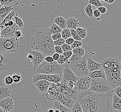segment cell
I'll list each match as a JSON object with an SVG mask.
<instances>
[{
	"label": "cell",
	"mask_w": 121,
	"mask_h": 112,
	"mask_svg": "<svg viewBox=\"0 0 121 112\" xmlns=\"http://www.w3.org/2000/svg\"><path fill=\"white\" fill-rule=\"evenodd\" d=\"M111 92L97 93L90 90L79 92L77 100L83 112H109Z\"/></svg>",
	"instance_id": "6da1fadb"
},
{
	"label": "cell",
	"mask_w": 121,
	"mask_h": 112,
	"mask_svg": "<svg viewBox=\"0 0 121 112\" xmlns=\"http://www.w3.org/2000/svg\"><path fill=\"white\" fill-rule=\"evenodd\" d=\"M102 69L105 72L106 80L112 90L121 86V63L117 59L109 58L102 62Z\"/></svg>",
	"instance_id": "7a4b0ae2"
},
{
	"label": "cell",
	"mask_w": 121,
	"mask_h": 112,
	"mask_svg": "<svg viewBox=\"0 0 121 112\" xmlns=\"http://www.w3.org/2000/svg\"><path fill=\"white\" fill-rule=\"evenodd\" d=\"M65 63L60 65L56 61L49 63L44 61L34 70L35 74H42L48 75H62Z\"/></svg>",
	"instance_id": "3957f363"
},
{
	"label": "cell",
	"mask_w": 121,
	"mask_h": 112,
	"mask_svg": "<svg viewBox=\"0 0 121 112\" xmlns=\"http://www.w3.org/2000/svg\"><path fill=\"white\" fill-rule=\"evenodd\" d=\"M30 45L31 50L40 52L45 56H52L53 55L40 31L36 33L35 36L31 38Z\"/></svg>",
	"instance_id": "277c9868"
},
{
	"label": "cell",
	"mask_w": 121,
	"mask_h": 112,
	"mask_svg": "<svg viewBox=\"0 0 121 112\" xmlns=\"http://www.w3.org/2000/svg\"><path fill=\"white\" fill-rule=\"evenodd\" d=\"M88 58V55L85 54V56L82 57L81 60L77 63L72 64H66L79 79L82 77L89 76V72L87 65Z\"/></svg>",
	"instance_id": "5b68a950"
},
{
	"label": "cell",
	"mask_w": 121,
	"mask_h": 112,
	"mask_svg": "<svg viewBox=\"0 0 121 112\" xmlns=\"http://www.w3.org/2000/svg\"><path fill=\"white\" fill-rule=\"evenodd\" d=\"M19 39L16 37L0 38V51L12 54L17 51L19 48Z\"/></svg>",
	"instance_id": "8992f818"
},
{
	"label": "cell",
	"mask_w": 121,
	"mask_h": 112,
	"mask_svg": "<svg viewBox=\"0 0 121 112\" xmlns=\"http://www.w3.org/2000/svg\"><path fill=\"white\" fill-rule=\"evenodd\" d=\"M89 90L97 93H106L111 92L112 89L106 80L97 78L91 80Z\"/></svg>",
	"instance_id": "52a82bcc"
},
{
	"label": "cell",
	"mask_w": 121,
	"mask_h": 112,
	"mask_svg": "<svg viewBox=\"0 0 121 112\" xmlns=\"http://www.w3.org/2000/svg\"><path fill=\"white\" fill-rule=\"evenodd\" d=\"M40 80H44L51 83H56L62 80V75H48L42 74H35L32 77V82L35 84Z\"/></svg>",
	"instance_id": "ba28073f"
},
{
	"label": "cell",
	"mask_w": 121,
	"mask_h": 112,
	"mask_svg": "<svg viewBox=\"0 0 121 112\" xmlns=\"http://www.w3.org/2000/svg\"><path fill=\"white\" fill-rule=\"evenodd\" d=\"M12 61L6 54L0 51V72L9 71L12 67Z\"/></svg>",
	"instance_id": "9c48e42d"
},
{
	"label": "cell",
	"mask_w": 121,
	"mask_h": 112,
	"mask_svg": "<svg viewBox=\"0 0 121 112\" xmlns=\"http://www.w3.org/2000/svg\"><path fill=\"white\" fill-rule=\"evenodd\" d=\"M91 80L89 76L79 78L76 82V85L79 92H82L89 90Z\"/></svg>",
	"instance_id": "30bf717a"
},
{
	"label": "cell",
	"mask_w": 121,
	"mask_h": 112,
	"mask_svg": "<svg viewBox=\"0 0 121 112\" xmlns=\"http://www.w3.org/2000/svg\"><path fill=\"white\" fill-rule=\"evenodd\" d=\"M28 53L29 54H32L33 56V59L31 62L34 65V69L35 70L44 61L46 56L40 52L34 50H29Z\"/></svg>",
	"instance_id": "8fae6325"
},
{
	"label": "cell",
	"mask_w": 121,
	"mask_h": 112,
	"mask_svg": "<svg viewBox=\"0 0 121 112\" xmlns=\"http://www.w3.org/2000/svg\"><path fill=\"white\" fill-rule=\"evenodd\" d=\"M79 79L77 77L70 67L65 63L62 72V80L65 81H72L76 83Z\"/></svg>",
	"instance_id": "7c38bea8"
},
{
	"label": "cell",
	"mask_w": 121,
	"mask_h": 112,
	"mask_svg": "<svg viewBox=\"0 0 121 112\" xmlns=\"http://www.w3.org/2000/svg\"><path fill=\"white\" fill-rule=\"evenodd\" d=\"M40 32L41 33L45 42L48 45L52 52L53 54L56 53L54 51L55 45L54 44L52 38V35L50 31L49 28H45L44 29L40 31Z\"/></svg>",
	"instance_id": "4fadbf2b"
},
{
	"label": "cell",
	"mask_w": 121,
	"mask_h": 112,
	"mask_svg": "<svg viewBox=\"0 0 121 112\" xmlns=\"http://www.w3.org/2000/svg\"><path fill=\"white\" fill-rule=\"evenodd\" d=\"M55 100L58 101L62 105L70 109L75 103L72 99L64 93H59L56 100Z\"/></svg>",
	"instance_id": "5bb4252c"
},
{
	"label": "cell",
	"mask_w": 121,
	"mask_h": 112,
	"mask_svg": "<svg viewBox=\"0 0 121 112\" xmlns=\"http://www.w3.org/2000/svg\"><path fill=\"white\" fill-rule=\"evenodd\" d=\"M20 29L16 24L14 26L4 28L1 32V38H12L15 37V33L17 30Z\"/></svg>",
	"instance_id": "9a60e30c"
},
{
	"label": "cell",
	"mask_w": 121,
	"mask_h": 112,
	"mask_svg": "<svg viewBox=\"0 0 121 112\" xmlns=\"http://www.w3.org/2000/svg\"><path fill=\"white\" fill-rule=\"evenodd\" d=\"M57 85L64 90V93L72 91L77 88L76 83L72 81H65L63 80L56 83Z\"/></svg>",
	"instance_id": "2e32d148"
},
{
	"label": "cell",
	"mask_w": 121,
	"mask_h": 112,
	"mask_svg": "<svg viewBox=\"0 0 121 112\" xmlns=\"http://www.w3.org/2000/svg\"><path fill=\"white\" fill-rule=\"evenodd\" d=\"M0 107L5 112H10L14 107V101L10 97L0 101Z\"/></svg>",
	"instance_id": "e0dca14e"
},
{
	"label": "cell",
	"mask_w": 121,
	"mask_h": 112,
	"mask_svg": "<svg viewBox=\"0 0 121 112\" xmlns=\"http://www.w3.org/2000/svg\"><path fill=\"white\" fill-rule=\"evenodd\" d=\"M58 93L57 90V85L56 83H52L49 87L47 92V97L49 100H56L58 96Z\"/></svg>",
	"instance_id": "ac0fdd59"
},
{
	"label": "cell",
	"mask_w": 121,
	"mask_h": 112,
	"mask_svg": "<svg viewBox=\"0 0 121 112\" xmlns=\"http://www.w3.org/2000/svg\"><path fill=\"white\" fill-rule=\"evenodd\" d=\"M87 65L89 72H93L95 70H99L102 69L101 63L96 62L91 57H88L87 59Z\"/></svg>",
	"instance_id": "d6986e66"
},
{
	"label": "cell",
	"mask_w": 121,
	"mask_h": 112,
	"mask_svg": "<svg viewBox=\"0 0 121 112\" xmlns=\"http://www.w3.org/2000/svg\"><path fill=\"white\" fill-rule=\"evenodd\" d=\"M52 84L44 80H40L37 81L35 84V86L39 91L41 93H47L49 85Z\"/></svg>",
	"instance_id": "ffe728a7"
},
{
	"label": "cell",
	"mask_w": 121,
	"mask_h": 112,
	"mask_svg": "<svg viewBox=\"0 0 121 112\" xmlns=\"http://www.w3.org/2000/svg\"><path fill=\"white\" fill-rule=\"evenodd\" d=\"M13 9L12 5L9 6H4L0 8V21L2 22L5 18Z\"/></svg>",
	"instance_id": "44dd1931"
},
{
	"label": "cell",
	"mask_w": 121,
	"mask_h": 112,
	"mask_svg": "<svg viewBox=\"0 0 121 112\" xmlns=\"http://www.w3.org/2000/svg\"><path fill=\"white\" fill-rule=\"evenodd\" d=\"M79 25V21L76 17H69L67 19L66 28L69 29L76 30Z\"/></svg>",
	"instance_id": "7402d4cb"
},
{
	"label": "cell",
	"mask_w": 121,
	"mask_h": 112,
	"mask_svg": "<svg viewBox=\"0 0 121 112\" xmlns=\"http://www.w3.org/2000/svg\"><path fill=\"white\" fill-rule=\"evenodd\" d=\"M89 77H90L91 79L99 78L106 80L105 72L102 69H101L100 70H95L93 71V72H89Z\"/></svg>",
	"instance_id": "603a6c76"
},
{
	"label": "cell",
	"mask_w": 121,
	"mask_h": 112,
	"mask_svg": "<svg viewBox=\"0 0 121 112\" xmlns=\"http://www.w3.org/2000/svg\"><path fill=\"white\" fill-rule=\"evenodd\" d=\"M50 108L54 110H59L60 112H71L70 109L63 106L56 100L54 101L53 104L50 106Z\"/></svg>",
	"instance_id": "cb8c5ba5"
},
{
	"label": "cell",
	"mask_w": 121,
	"mask_h": 112,
	"mask_svg": "<svg viewBox=\"0 0 121 112\" xmlns=\"http://www.w3.org/2000/svg\"><path fill=\"white\" fill-rule=\"evenodd\" d=\"M112 108L114 110L121 111V99L115 94L112 96Z\"/></svg>",
	"instance_id": "d4e9b609"
},
{
	"label": "cell",
	"mask_w": 121,
	"mask_h": 112,
	"mask_svg": "<svg viewBox=\"0 0 121 112\" xmlns=\"http://www.w3.org/2000/svg\"><path fill=\"white\" fill-rule=\"evenodd\" d=\"M11 91L7 87H0V101L9 98Z\"/></svg>",
	"instance_id": "484cf974"
},
{
	"label": "cell",
	"mask_w": 121,
	"mask_h": 112,
	"mask_svg": "<svg viewBox=\"0 0 121 112\" xmlns=\"http://www.w3.org/2000/svg\"><path fill=\"white\" fill-rule=\"evenodd\" d=\"M54 23L62 30L66 28L67 20L62 16H57L54 19Z\"/></svg>",
	"instance_id": "4316f807"
},
{
	"label": "cell",
	"mask_w": 121,
	"mask_h": 112,
	"mask_svg": "<svg viewBox=\"0 0 121 112\" xmlns=\"http://www.w3.org/2000/svg\"><path fill=\"white\" fill-rule=\"evenodd\" d=\"M16 14V13L13 11H12L10 12L9 14H8L7 16L3 20L2 22H1V23H0V27H2L5 24L7 23L9 21L12 20V19L13 18L14 16H15Z\"/></svg>",
	"instance_id": "83f0119b"
},
{
	"label": "cell",
	"mask_w": 121,
	"mask_h": 112,
	"mask_svg": "<svg viewBox=\"0 0 121 112\" xmlns=\"http://www.w3.org/2000/svg\"><path fill=\"white\" fill-rule=\"evenodd\" d=\"M50 31L52 35H53L57 33H60L62 29L60 28L56 24L54 23L49 28Z\"/></svg>",
	"instance_id": "f1b7e54d"
},
{
	"label": "cell",
	"mask_w": 121,
	"mask_h": 112,
	"mask_svg": "<svg viewBox=\"0 0 121 112\" xmlns=\"http://www.w3.org/2000/svg\"><path fill=\"white\" fill-rule=\"evenodd\" d=\"M76 31L78 35H79L82 39H84L87 36V31L85 28L78 27V28H77Z\"/></svg>",
	"instance_id": "f546056e"
},
{
	"label": "cell",
	"mask_w": 121,
	"mask_h": 112,
	"mask_svg": "<svg viewBox=\"0 0 121 112\" xmlns=\"http://www.w3.org/2000/svg\"><path fill=\"white\" fill-rule=\"evenodd\" d=\"M82 57L80 56H77L74 54H73L70 58L68 61V63H66L67 64H72L77 63L79 62L81 60Z\"/></svg>",
	"instance_id": "4dcf8cb0"
},
{
	"label": "cell",
	"mask_w": 121,
	"mask_h": 112,
	"mask_svg": "<svg viewBox=\"0 0 121 112\" xmlns=\"http://www.w3.org/2000/svg\"><path fill=\"white\" fill-rule=\"evenodd\" d=\"M12 20L14 21L15 23L16 24L17 26H18V27L20 28H22L24 26L23 21H22V20L20 17L18 16V14H17L13 17Z\"/></svg>",
	"instance_id": "1f68e13d"
},
{
	"label": "cell",
	"mask_w": 121,
	"mask_h": 112,
	"mask_svg": "<svg viewBox=\"0 0 121 112\" xmlns=\"http://www.w3.org/2000/svg\"><path fill=\"white\" fill-rule=\"evenodd\" d=\"M73 54H74L77 56H85V50L84 48H83L82 47H77L76 48L73 49L72 51Z\"/></svg>",
	"instance_id": "d6a6232c"
},
{
	"label": "cell",
	"mask_w": 121,
	"mask_h": 112,
	"mask_svg": "<svg viewBox=\"0 0 121 112\" xmlns=\"http://www.w3.org/2000/svg\"><path fill=\"white\" fill-rule=\"evenodd\" d=\"M60 34L61 35V37L65 40L68 38L72 37V35H71L70 29L67 28L63 29Z\"/></svg>",
	"instance_id": "836d02e7"
},
{
	"label": "cell",
	"mask_w": 121,
	"mask_h": 112,
	"mask_svg": "<svg viewBox=\"0 0 121 112\" xmlns=\"http://www.w3.org/2000/svg\"><path fill=\"white\" fill-rule=\"evenodd\" d=\"M84 11L86 13L87 15L89 16V18L93 17V11L91 5L90 4L86 6L84 9Z\"/></svg>",
	"instance_id": "e575fe53"
},
{
	"label": "cell",
	"mask_w": 121,
	"mask_h": 112,
	"mask_svg": "<svg viewBox=\"0 0 121 112\" xmlns=\"http://www.w3.org/2000/svg\"><path fill=\"white\" fill-rule=\"evenodd\" d=\"M71 112H83L81 105L78 101L75 102L72 107L71 108Z\"/></svg>",
	"instance_id": "d590c367"
},
{
	"label": "cell",
	"mask_w": 121,
	"mask_h": 112,
	"mask_svg": "<svg viewBox=\"0 0 121 112\" xmlns=\"http://www.w3.org/2000/svg\"><path fill=\"white\" fill-rule=\"evenodd\" d=\"M89 3L90 5H93L96 8L101 7L104 6L102 3L99 0H89Z\"/></svg>",
	"instance_id": "8d00e7d4"
},
{
	"label": "cell",
	"mask_w": 121,
	"mask_h": 112,
	"mask_svg": "<svg viewBox=\"0 0 121 112\" xmlns=\"http://www.w3.org/2000/svg\"><path fill=\"white\" fill-rule=\"evenodd\" d=\"M70 33H71V35H72V37L73 38L74 40L75 41H79L82 42V39L78 35L76 30L70 29Z\"/></svg>",
	"instance_id": "74e56055"
},
{
	"label": "cell",
	"mask_w": 121,
	"mask_h": 112,
	"mask_svg": "<svg viewBox=\"0 0 121 112\" xmlns=\"http://www.w3.org/2000/svg\"><path fill=\"white\" fill-rule=\"evenodd\" d=\"M12 77L13 81L15 83H19L22 81V76L18 72L14 73V74L13 75Z\"/></svg>",
	"instance_id": "f35d334b"
},
{
	"label": "cell",
	"mask_w": 121,
	"mask_h": 112,
	"mask_svg": "<svg viewBox=\"0 0 121 112\" xmlns=\"http://www.w3.org/2000/svg\"><path fill=\"white\" fill-rule=\"evenodd\" d=\"M68 61V60L65 58L63 55L62 54V55H60V57L58 59V61H57V62L59 64L63 65V64H64L65 63H67Z\"/></svg>",
	"instance_id": "ab89813d"
},
{
	"label": "cell",
	"mask_w": 121,
	"mask_h": 112,
	"mask_svg": "<svg viewBox=\"0 0 121 112\" xmlns=\"http://www.w3.org/2000/svg\"><path fill=\"white\" fill-rule=\"evenodd\" d=\"M82 45V42L74 40V42L73 43V44L71 45V47L72 49L73 50V49L76 48L77 47H81Z\"/></svg>",
	"instance_id": "60d3db41"
},
{
	"label": "cell",
	"mask_w": 121,
	"mask_h": 112,
	"mask_svg": "<svg viewBox=\"0 0 121 112\" xmlns=\"http://www.w3.org/2000/svg\"><path fill=\"white\" fill-rule=\"evenodd\" d=\"M61 47L63 50V52L69 51H72L73 49H72L71 46L68 44L65 43L62 45L61 46Z\"/></svg>",
	"instance_id": "b9f144b4"
},
{
	"label": "cell",
	"mask_w": 121,
	"mask_h": 112,
	"mask_svg": "<svg viewBox=\"0 0 121 112\" xmlns=\"http://www.w3.org/2000/svg\"><path fill=\"white\" fill-rule=\"evenodd\" d=\"M4 82L5 84L7 85L12 84L13 82L12 76L10 75L7 76L5 79Z\"/></svg>",
	"instance_id": "7bdbcfd3"
},
{
	"label": "cell",
	"mask_w": 121,
	"mask_h": 112,
	"mask_svg": "<svg viewBox=\"0 0 121 112\" xmlns=\"http://www.w3.org/2000/svg\"><path fill=\"white\" fill-rule=\"evenodd\" d=\"M14 2L13 0H0V4L4 6L11 5L12 3Z\"/></svg>",
	"instance_id": "ee69618b"
},
{
	"label": "cell",
	"mask_w": 121,
	"mask_h": 112,
	"mask_svg": "<svg viewBox=\"0 0 121 112\" xmlns=\"http://www.w3.org/2000/svg\"><path fill=\"white\" fill-rule=\"evenodd\" d=\"M53 43L55 46H61V45H62L63 44L65 43V40L61 37V38L58 39V40L56 41H54Z\"/></svg>",
	"instance_id": "f6af8a7d"
},
{
	"label": "cell",
	"mask_w": 121,
	"mask_h": 112,
	"mask_svg": "<svg viewBox=\"0 0 121 112\" xmlns=\"http://www.w3.org/2000/svg\"><path fill=\"white\" fill-rule=\"evenodd\" d=\"M73 54V53L72 51H69L64 52L62 55L67 60H69L70 58V57L72 56Z\"/></svg>",
	"instance_id": "bcb514c9"
},
{
	"label": "cell",
	"mask_w": 121,
	"mask_h": 112,
	"mask_svg": "<svg viewBox=\"0 0 121 112\" xmlns=\"http://www.w3.org/2000/svg\"><path fill=\"white\" fill-rule=\"evenodd\" d=\"M23 34V32L20 29L17 30L15 33V37L19 39V38H21L22 37Z\"/></svg>",
	"instance_id": "7dc6e473"
},
{
	"label": "cell",
	"mask_w": 121,
	"mask_h": 112,
	"mask_svg": "<svg viewBox=\"0 0 121 112\" xmlns=\"http://www.w3.org/2000/svg\"><path fill=\"white\" fill-rule=\"evenodd\" d=\"M54 51L56 53L59 54V55H62L64 53L61 46H55Z\"/></svg>",
	"instance_id": "c3c4849f"
},
{
	"label": "cell",
	"mask_w": 121,
	"mask_h": 112,
	"mask_svg": "<svg viewBox=\"0 0 121 112\" xmlns=\"http://www.w3.org/2000/svg\"><path fill=\"white\" fill-rule=\"evenodd\" d=\"M114 90L115 94L121 99V86L116 88Z\"/></svg>",
	"instance_id": "681fc988"
},
{
	"label": "cell",
	"mask_w": 121,
	"mask_h": 112,
	"mask_svg": "<svg viewBox=\"0 0 121 112\" xmlns=\"http://www.w3.org/2000/svg\"><path fill=\"white\" fill-rule=\"evenodd\" d=\"M61 38V35L60 33H57L53 35H52V38L53 41H56Z\"/></svg>",
	"instance_id": "f907efd6"
},
{
	"label": "cell",
	"mask_w": 121,
	"mask_h": 112,
	"mask_svg": "<svg viewBox=\"0 0 121 112\" xmlns=\"http://www.w3.org/2000/svg\"><path fill=\"white\" fill-rule=\"evenodd\" d=\"M101 13L97 9H95L93 11V16L96 18H98L101 16Z\"/></svg>",
	"instance_id": "816d5d0a"
},
{
	"label": "cell",
	"mask_w": 121,
	"mask_h": 112,
	"mask_svg": "<svg viewBox=\"0 0 121 112\" xmlns=\"http://www.w3.org/2000/svg\"><path fill=\"white\" fill-rule=\"evenodd\" d=\"M15 24V23L14 21L13 20H11V21H9L7 23L5 24L2 27H1V28H3L4 27L6 28V27H11L12 26H14Z\"/></svg>",
	"instance_id": "f5cc1de1"
},
{
	"label": "cell",
	"mask_w": 121,
	"mask_h": 112,
	"mask_svg": "<svg viewBox=\"0 0 121 112\" xmlns=\"http://www.w3.org/2000/svg\"><path fill=\"white\" fill-rule=\"evenodd\" d=\"M45 61L49 63H52L55 61L52 56H47L45 58Z\"/></svg>",
	"instance_id": "db71d44e"
},
{
	"label": "cell",
	"mask_w": 121,
	"mask_h": 112,
	"mask_svg": "<svg viewBox=\"0 0 121 112\" xmlns=\"http://www.w3.org/2000/svg\"><path fill=\"white\" fill-rule=\"evenodd\" d=\"M97 9L100 12L101 14H105V13H106L107 11V8L104 6L98 7L97 8Z\"/></svg>",
	"instance_id": "11a10c76"
},
{
	"label": "cell",
	"mask_w": 121,
	"mask_h": 112,
	"mask_svg": "<svg viewBox=\"0 0 121 112\" xmlns=\"http://www.w3.org/2000/svg\"><path fill=\"white\" fill-rule=\"evenodd\" d=\"M74 42V40L72 37H70L65 40V43L70 46L73 44V43Z\"/></svg>",
	"instance_id": "9f6ffc18"
},
{
	"label": "cell",
	"mask_w": 121,
	"mask_h": 112,
	"mask_svg": "<svg viewBox=\"0 0 121 112\" xmlns=\"http://www.w3.org/2000/svg\"><path fill=\"white\" fill-rule=\"evenodd\" d=\"M60 56V55H59V54H57V53H55L52 56V58L53 59L54 61L57 62V61H58V59L59 58Z\"/></svg>",
	"instance_id": "6f0895ef"
},
{
	"label": "cell",
	"mask_w": 121,
	"mask_h": 112,
	"mask_svg": "<svg viewBox=\"0 0 121 112\" xmlns=\"http://www.w3.org/2000/svg\"><path fill=\"white\" fill-rule=\"evenodd\" d=\"M102 1L107 3L108 4H112L115 2V0H102Z\"/></svg>",
	"instance_id": "680465c9"
},
{
	"label": "cell",
	"mask_w": 121,
	"mask_h": 112,
	"mask_svg": "<svg viewBox=\"0 0 121 112\" xmlns=\"http://www.w3.org/2000/svg\"><path fill=\"white\" fill-rule=\"evenodd\" d=\"M27 59L29 60H30V61H31L33 59V56L32 54H28V56H27Z\"/></svg>",
	"instance_id": "91938a15"
},
{
	"label": "cell",
	"mask_w": 121,
	"mask_h": 112,
	"mask_svg": "<svg viewBox=\"0 0 121 112\" xmlns=\"http://www.w3.org/2000/svg\"><path fill=\"white\" fill-rule=\"evenodd\" d=\"M47 112H55V110L52 109V108H49L48 110H47Z\"/></svg>",
	"instance_id": "94428289"
},
{
	"label": "cell",
	"mask_w": 121,
	"mask_h": 112,
	"mask_svg": "<svg viewBox=\"0 0 121 112\" xmlns=\"http://www.w3.org/2000/svg\"><path fill=\"white\" fill-rule=\"evenodd\" d=\"M0 112H5L0 107Z\"/></svg>",
	"instance_id": "6125c7cd"
},
{
	"label": "cell",
	"mask_w": 121,
	"mask_h": 112,
	"mask_svg": "<svg viewBox=\"0 0 121 112\" xmlns=\"http://www.w3.org/2000/svg\"><path fill=\"white\" fill-rule=\"evenodd\" d=\"M1 27H0V38H1Z\"/></svg>",
	"instance_id": "be15d7a7"
},
{
	"label": "cell",
	"mask_w": 121,
	"mask_h": 112,
	"mask_svg": "<svg viewBox=\"0 0 121 112\" xmlns=\"http://www.w3.org/2000/svg\"><path fill=\"white\" fill-rule=\"evenodd\" d=\"M2 7V5L0 4V8Z\"/></svg>",
	"instance_id": "e7e4bbea"
},
{
	"label": "cell",
	"mask_w": 121,
	"mask_h": 112,
	"mask_svg": "<svg viewBox=\"0 0 121 112\" xmlns=\"http://www.w3.org/2000/svg\"><path fill=\"white\" fill-rule=\"evenodd\" d=\"M120 63H121V61H120Z\"/></svg>",
	"instance_id": "03108f58"
},
{
	"label": "cell",
	"mask_w": 121,
	"mask_h": 112,
	"mask_svg": "<svg viewBox=\"0 0 121 112\" xmlns=\"http://www.w3.org/2000/svg\"></svg>",
	"instance_id": "003e7915"
}]
</instances>
